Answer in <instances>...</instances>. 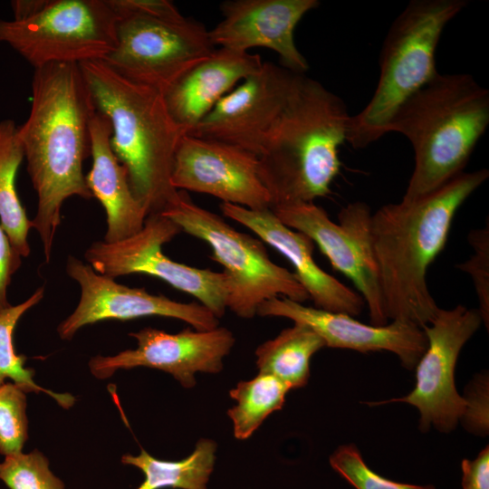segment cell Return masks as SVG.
<instances>
[{
    "instance_id": "obj_11",
    "label": "cell",
    "mask_w": 489,
    "mask_h": 489,
    "mask_svg": "<svg viewBox=\"0 0 489 489\" xmlns=\"http://www.w3.org/2000/svg\"><path fill=\"white\" fill-rule=\"evenodd\" d=\"M288 227L303 233L329 259L332 267L349 278L369 308L372 325L387 324L388 317L379 282L370 237L372 213L364 202L342 207L338 223L314 202H292L271 207Z\"/></svg>"
},
{
    "instance_id": "obj_2",
    "label": "cell",
    "mask_w": 489,
    "mask_h": 489,
    "mask_svg": "<svg viewBox=\"0 0 489 489\" xmlns=\"http://www.w3.org/2000/svg\"><path fill=\"white\" fill-rule=\"evenodd\" d=\"M488 177L485 168L462 172L429 194L372 214V253L388 319L422 328L436 315L427 269L444 249L457 210Z\"/></svg>"
},
{
    "instance_id": "obj_21",
    "label": "cell",
    "mask_w": 489,
    "mask_h": 489,
    "mask_svg": "<svg viewBox=\"0 0 489 489\" xmlns=\"http://www.w3.org/2000/svg\"><path fill=\"white\" fill-rule=\"evenodd\" d=\"M90 134L92 164L85 180L106 214L103 241L114 243L139 232L148 214L131 190L125 167L111 149L110 123L97 110L91 120Z\"/></svg>"
},
{
    "instance_id": "obj_5",
    "label": "cell",
    "mask_w": 489,
    "mask_h": 489,
    "mask_svg": "<svg viewBox=\"0 0 489 489\" xmlns=\"http://www.w3.org/2000/svg\"><path fill=\"white\" fill-rule=\"evenodd\" d=\"M488 124L489 91L470 74L437 73L409 97L387 127V133L404 135L415 153L402 200L429 194L464 172Z\"/></svg>"
},
{
    "instance_id": "obj_9",
    "label": "cell",
    "mask_w": 489,
    "mask_h": 489,
    "mask_svg": "<svg viewBox=\"0 0 489 489\" xmlns=\"http://www.w3.org/2000/svg\"><path fill=\"white\" fill-rule=\"evenodd\" d=\"M116 20L110 0H47L26 19L0 18V43L34 69L103 60L116 45Z\"/></svg>"
},
{
    "instance_id": "obj_19",
    "label": "cell",
    "mask_w": 489,
    "mask_h": 489,
    "mask_svg": "<svg viewBox=\"0 0 489 489\" xmlns=\"http://www.w3.org/2000/svg\"><path fill=\"white\" fill-rule=\"evenodd\" d=\"M220 209L225 216L250 229L290 262L292 273L315 308L350 316L361 312L365 302L360 294L323 271L313 259L312 239L282 223L271 208L251 210L222 203Z\"/></svg>"
},
{
    "instance_id": "obj_30",
    "label": "cell",
    "mask_w": 489,
    "mask_h": 489,
    "mask_svg": "<svg viewBox=\"0 0 489 489\" xmlns=\"http://www.w3.org/2000/svg\"><path fill=\"white\" fill-rule=\"evenodd\" d=\"M468 241L475 254L456 267L468 273L473 280L479 302L478 311L488 328L489 321V229L470 231Z\"/></svg>"
},
{
    "instance_id": "obj_13",
    "label": "cell",
    "mask_w": 489,
    "mask_h": 489,
    "mask_svg": "<svg viewBox=\"0 0 489 489\" xmlns=\"http://www.w3.org/2000/svg\"><path fill=\"white\" fill-rule=\"evenodd\" d=\"M66 273L79 284L81 295L74 311L57 328L62 340H70L81 328L101 321L149 316L181 320L197 331L218 327V319L199 302H177L119 283L72 255L67 258Z\"/></svg>"
},
{
    "instance_id": "obj_22",
    "label": "cell",
    "mask_w": 489,
    "mask_h": 489,
    "mask_svg": "<svg viewBox=\"0 0 489 489\" xmlns=\"http://www.w3.org/2000/svg\"><path fill=\"white\" fill-rule=\"evenodd\" d=\"M323 347V340L314 331L294 323L258 346L255 356L259 373L275 377L291 389L302 388L310 377L312 357Z\"/></svg>"
},
{
    "instance_id": "obj_15",
    "label": "cell",
    "mask_w": 489,
    "mask_h": 489,
    "mask_svg": "<svg viewBox=\"0 0 489 489\" xmlns=\"http://www.w3.org/2000/svg\"><path fill=\"white\" fill-rule=\"evenodd\" d=\"M171 185L177 191L211 195L251 210L271 208L257 155L239 147L185 134L177 148Z\"/></svg>"
},
{
    "instance_id": "obj_25",
    "label": "cell",
    "mask_w": 489,
    "mask_h": 489,
    "mask_svg": "<svg viewBox=\"0 0 489 489\" xmlns=\"http://www.w3.org/2000/svg\"><path fill=\"white\" fill-rule=\"evenodd\" d=\"M291 388L275 377L259 373L250 380L240 381L229 392L236 401L227 412L237 439H246L273 412L283 408Z\"/></svg>"
},
{
    "instance_id": "obj_1",
    "label": "cell",
    "mask_w": 489,
    "mask_h": 489,
    "mask_svg": "<svg viewBox=\"0 0 489 489\" xmlns=\"http://www.w3.org/2000/svg\"><path fill=\"white\" fill-rule=\"evenodd\" d=\"M95 112L80 64L51 63L34 69L31 109L17 135L37 196L32 228L47 263L63 203L72 197H93L83 163L91 156L90 125Z\"/></svg>"
},
{
    "instance_id": "obj_8",
    "label": "cell",
    "mask_w": 489,
    "mask_h": 489,
    "mask_svg": "<svg viewBox=\"0 0 489 489\" xmlns=\"http://www.w3.org/2000/svg\"><path fill=\"white\" fill-rule=\"evenodd\" d=\"M160 214L211 247V259L223 266L226 276V307L238 317L253 318L260 304L275 297L300 303L309 300L294 273L270 259L261 239L237 231L219 215L197 206L186 191H179Z\"/></svg>"
},
{
    "instance_id": "obj_18",
    "label": "cell",
    "mask_w": 489,
    "mask_h": 489,
    "mask_svg": "<svg viewBox=\"0 0 489 489\" xmlns=\"http://www.w3.org/2000/svg\"><path fill=\"white\" fill-rule=\"evenodd\" d=\"M256 314L283 317L314 331L325 347L350 349L360 352L388 350L411 369L424 354L427 340L422 328L401 321L382 326L358 321L352 316L309 307L285 297H275L259 305Z\"/></svg>"
},
{
    "instance_id": "obj_34",
    "label": "cell",
    "mask_w": 489,
    "mask_h": 489,
    "mask_svg": "<svg viewBox=\"0 0 489 489\" xmlns=\"http://www.w3.org/2000/svg\"><path fill=\"white\" fill-rule=\"evenodd\" d=\"M47 0H14L11 7L14 20H24L38 13L46 4Z\"/></svg>"
},
{
    "instance_id": "obj_24",
    "label": "cell",
    "mask_w": 489,
    "mask_h": 489,
    "mask_svg": "<svg viewBox=\"0 0 489 489\" xmlns=\"http://www.w3.org/2000/svg\"><path fill=\"white\" fill-rule=\"evenodd\" d=\"M13 120L0 121V224L12 245L24 258L30 254L28 234L32 228L15 188V177L24 158Z\"/></svg>"
},
{
    "instance_id": "obj_12",
    "label": "cell",
    "mask_w": 489,
    "mask_h": 489,
    "mask_svg": "<svg viewBox=\"0 0 489 489\" xmlns=\"http://www.w3.org/2000/svg\"><path fill=\"white\" fill-rule=\"evenodd\" d=\"M482 321L478 309L464 305L439 308L430 322L422 327L427 347L415 367L414 389L405 397L375 404H410L419 412L421 430L427 431L433 426L441 432L452 431L461 420L466 405L455 385L457 358Z\"/></svg>"
},
{
    "instance_id": "obj_4",
    "label": "cell",
    "mask_w": 489,
    "mask_h": 489,
    "mask_svg": "<svg viewBox=\"0 0 489 489\" xmlns=\"http://www.w3.org/2000/svg\"><path fill=\"white\" fill-rule=\"evenodd\" d=\"M350 117L339 96L302 77L257 156L272 206L313 202L330 193L340 172L339 148L346 141Z\"/></svg>"
},
{
    "instance_id": "obj_32",
    "label": "cell",
    "mask_w": 489,
    "mask_h": 489,
    "mask_svg": "<svg viewBox=\"0 0 489 489\" xmlns=\"http://www.w3.org/2000/svg\"><path fill=\"white\" fill-rule=\"evenodd\" d=\"M22 258L0 224V312L12 305L8 287L22 264Z\"/></svg>"
},
{
    "instance_id": "obj_33",
    "label": "cell",
    "mask_w": 489,
    "mask_h": 489,
    "mask_svg": "<svg viewBox=\"0 0 489 489\" xmlns=\"http://www.w3.org/2000/svg\"><path fill=\"white\" fill-rule=\"evenodd\" d=\"M463 489H489V449L484 447L474 460L461 464Z\"/></svg>"
},
{
    "instance_id": "obj_29",
    "label": "cell",
    "mask_w": 489,
    "mask_h": 489,
    "mask_svg": "<svg viewBox=\"0 0 489 489\" xmlns=\"http://www.w3.org/2000/svg\"><path fill=\"white\" fill-rule=\"evenodd\" d=\"M335 472L355 489H436L433 485H417L395 482L371 470L358 448L350 444L340 446L330 457Z\"/></svg>"
},
{
    "instance_id": "obj_28",
    "label": "cell",
    "mask_w": 489,
    "mask_h": 489,
    "mask_svg": "<svg viewBox=\"0 0 489 489\" xmlns=\"http://www.w3.org/2000/svg\"><path fill=\"white\" fill-rule=\"evenodd\" d=\"M26 392L14 383L0 385V454L22 452L28 438Z\"/></svg>"
},
{
    "instance_id": "obj_10",
    "label": "cell",
    "mask_w": 489,
    "mask_h": 489,
    "mask_svg": "<svg viewBox=\"0 0 489 489\" xmlns=\"http://www.w3.org/2000/svg\"><path fill=\"white\" fill-rule=\"evenodd\" d=\"M181 232L162 214L149 215L143 227L133 235L114 243L101 240L91 244L84 259L95 272L113 279L133 273L160 279L194 296L219 319L227 309L225 274L175 262L162 252V245Z\"/></svg>"
},
{
    "instance_id": "obj_23",
    "label": "cell",
    "mask_w": 489,
    "mask_h": 489,
    "mask_svg": "<svg viewBox=\"0 0 489 489\" xmlns=\"http://www.w3.org/2000/svg\"><path fill=\"white\" fill-rule=\"evenodd\" d=\"M216 451V442L200 439L194 451L179 461L160 460L141 449L138 455H124L121 463L143 473L144 481L136 489H207Z\"/></svg>"
},
{
    "instance_id": "obj_27",
    "label": "cell",
    "mask_w": 489,
    "mask_h": 489,
    "mask_svg": "<svg viewBox=\"0 0 489 489\" xmlns=\"http://www.w3.org/2000/svg\"><path fill=\"white\" fill-rule=\"evenodd\" d=\"M0 480L9 489H64L46 456L37 449L5 456L0 463Z\"/></svg>"
},
{
    "instance_id": "obj_17",
    "label": "cell",
    "mask_w": 489,
    "mask_h": 489,
    "mask_svg": "<svg viewBox=\"0 0 489 489\" xmlns=\"http://www.w3.org/2000/svg\"><path fill=\"white\" fill-rule=\"evenodd\" d=\"M318 0H227L220 5L222 20L209 36L216 48L248 52L262 47L274 51L280 65L305 74L309 64L298 50L294 30Z\"/></svg>"
},
{
    "instance_id": "obj_6",
    "label": "cell",
    "mask_w": 489,
    "mask_h": 489,
    "mask_svg": "<svg viewBox=\"0 0 489 489\" xmlns=\"http://www.w3.org/2000/svg\"><path fill=\"white\" fill-rule=\"evenodd\" d=\"M465 0H413L392 23L382 45L379 78L364 109L350 116L346 141L364 149L387 134L398 109L437 75L436 51Z\"/></svg>"
},
{
    "instance_id": "obj_20",
    "label": "cell",
    "mask_w": 489,
    "mask_h": 489,
    "mask_svg": "<svg viewBox=\"0 0 489 489\" xmlns=\"http://www.w3.org/2000/svg\"><path fill=\"white\" fill-rule=\"evenodd\" d=\"M260 55L216 48L164 92L175 121L189 133L228 92L263 65Z\"/></svg>"
},
{
    "instance_id": "obj_26",
    "label": "cell",
    "mask_w": 489,
    "mask_h": 489,
    "mask_svg": "<svg viewBox=\"0 0 489 489\" xmlns=\"http://www.w3.org/2000/svg\"><path fill=\"white\" fill-rule=\"evenodd\" d=\"M44 296V287L37 288L23 302L11 305L0 312V385L10 379L26 393L43 392L53 398L61 407L71 408L75 398L67 393H55L42 388L34 380V370L25 367L26 357L17 354L14 346V331L23 315L38 304Z\"/></svg>"
},
{
    "instance_id": "obj_14",
    "label": "cell",
    "mask_w": 489,
    "mask_h": 489,
    "mask_svg": "<svg viewBox=\"0 0 489 489\" xmlns=\"http://www.w3.org/2000/svg\"><path fill=\"white\" fill-rule=\"evenodd\" d=\"M304 75L264 62L258 72L224 96L187 134L258 156L265 136Z\"/></svg>"
},
{
    "instance_id": "obj_16",
    "label": "cell",
    "mask_w": 489,
    "mask_h": 489,
    "mask_svg": "<svg viewBox=\"0 0 489 489\" xmlns=\"http://www.w3.org/2000/svg\"><path fill=\"white\" fill-rule=\"evenodd\" d=\"M129 335L137 340L136 349L91 359L89 368L95 378L104 379L118 369L147 367L168 372L183 387L192 388L197 372L217 373L223 369V359L235 344L233 333L223 327L185 329L175 334L148 327Z\"/></svg>"
},
{
    "instance_id": "obj_7",
    "label": "cell",
    "mask_w": 489,
    "mask_h": 489,
    "mask_svg": "<svg viewBox=\"0 0 489 489\" xmlns=\"http://www.w3.org/2000/svg\"><path fill=\"white\" fill-rule=\"evenodd\" d=\"M116 45L101 61L122 77L162 93L216 49L209 30L168 0H110Z\"/></svg>"
},
{
    "instance_id": "obj_31",
    "label": "cell",
    "mask_w": 489,
    "mask_h": 489,
    "mask_svg": "<svg viewBox=\"0 0 489 489\" xmlns=\"http://www.w3.org/2000/svg\"><path fill=\"white\" fill-rule=\"evenodd\" d=\"M465 399V409L461 418L472 432L485 434L488 432V380L480 376L471 385Z\"/></svg>"
},
{
    "instance_id": "obj_3",
    "label": "cell",
    "mask_w": 489,
    "mask_h": 489,
    "mask_svg": "<svg viewBox=\"0 0 489 489\" xmlns=\"http://www.w3.org/2000/svg\"><path fill=\"white\" fill-rule=\"evenodd\" d=\"M80 67L96 110L110 123V144L135 197L148 216L162 213L178 197L171 172L187 132L170 115L161 91L122 77L101 60Z\"/></svg>"
}]
</instances>
